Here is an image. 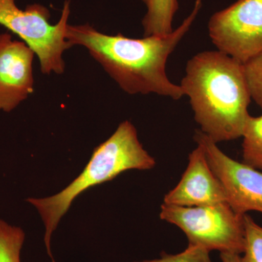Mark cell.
<instances>
[{"instance_id":"6da1fadb","label":"cell","mask_w":262,"mask_h":262,"mask_svg":"<svg viewBox=\"0 0 262 262\" xmlns=\"http://www.w3.org/2000/svg\"><path fill=\"white\" fill-rule=\"evenodd\" d=\"M195 0L190 14L182 25L166 36L142 39L108 35L89 24L70 25L65 37L72 47L86 48L91 56L127 94H155L173 100L184 96L180 85L173 83L166 74V63L179 42L189 32L202 8Z\"/></svg>"},{"instance_id":"7a4b0ae2","label":"cell","mask_w":262,"mask_h":262,"mask_svg":"<svg viewBox=\"0 0 262 262\" xmlns=\"http://www.w3.org/2000/svg\"><path fill=\"white\" fill-rule=\"evenodd\" d=\"M181 87L201 131L215 143L242 137L251 95L241 63L220 51L188 61Z\"/></svg>"},{"instance_id":"3957f363","label":"cell","mask_w":262,"mask_h":262,"mask_svg":"<svg viewBox=\"0 0 262 262\" xmlns=\"http://www.w3.org/2000/svg\"><path fill=\"white\" fill-rule=\"evenodd\" d=\"M156 161L144 149L137 130L130 121L122 122L107 140L96 146L82 173L61 192L48 198H29L26 201L37 210L44 223V242L48 256L55 262L51 238L62 217L80 194L102 183L113 180L129 170H151Z\"/></svg>"},{"instance_id":"277c9868","label":"cell","mask_w":262,"mask_h":262,"mask_svg":"<svg viewBox=\"0 0 262 262\" xmlns=\"http://www.w3.org/2000/svg\"><path fill=\"white\" fill-rule=\"evenodd\" d=\"M70 6V0H66L61 18L51 24L49 10L42 5H29L22 10L15 0H0V25L18 36L34 51L45 75L64 72L63 55L72 47L65 37Z\"/></svg>"},{"instance_id":"5b68a950","label":"cell","mask_w":262,"mask_h":262,"mask_svg":"<svg viewBox=\"0 0 262 262\" xmlns=\"http://www.w3.org/2000/svg\"><path fill=\"white\" fill-rule=\"evenodd\" d=\"M244 215L228 203L211 206L185 207L163 203L162 220L182 229L189 245L201 246L211 252L242 254L245 248Z\"/></svg>"},{"instance_id":"8992f818","label":"cell","mask_w":262,"mask_h":262,"mask_svg":"<svg viewBox=\"0 0 262 262\" xmlns=\"http://www.w3.org/2000/svg\"><path fill=\"white\" fill-rule=\"evenodd\" d=\"M208 32L218 51L244 64L262 51V0H237L216 12Z\"/></svg>"},{"instance_id":"52a82bcc","label":"cell","mask_w":262,"mask_h":262,"mask_svg":"<svg viewBox=\"0 0 262 262\" xmlns=\"http://www.w3.org/2000/svg\"><path fill=\"white\" fill-rule=\"evenodd\" d=\"M203 146L211 170L220 179L227 196V203L236 213L244 215L249 211L262 213V172L225 154L201 130L194 136Z\"/></svg>"},{"instance_id":"ba28073f","label":"cell","mask_w":262,"mask_h":262,"mask_svg":"<svg viewBox=\"0 0 262 262\" xmlns=\"http://www.w3.org/2000/svg\"><path fill=\"white\" fill-rule=\"evenodd\" d=\"M35 53L9 33L0 34V110L10 113L34 92Z\"/></svg>"},{"instance_id":"9c48e42d","label":"cell","mask_w":262,"mask_h":262,"mask_svg":"<svg viewBox=\"0 0 262 262\" xmlns=\"http://www.w3.org/2000/svg\"><path fill=\"white\" fill-rule=\"evenodd\" d=\"M227 203V196L220 179L211 170L203 146L189 155V163L179 184L164 196L163 203L193 207Z\"/></svg>"},{"instance_id":"30bf717a","label":"cell","mask_w":262,"mask_h":262,"mask_svg":"<svg viewBox=\"0 0 262 262\" xmlns=\"http://www.w3.org/2000/svg\"><path fill=\"white\" fill-rule=\"evenodd\" d=\"M146 13L142 19L144 37L166 36L173 32L174 16L179 10L178 0H141Z\"/></svg>"},{"instance_id":"8fae6325","label":"cell","mask_w":262,"mask_h":262,"mask_svg":"<svg viewBox=\"0 0 262 262\" xmlns=\"http://www.w3.org/2000/svg\"><path fill=\"white\" fill-rule=\"evenodd\" d=\"M243 163L262 172V115H249L243 131Z\"/></svg>"},{"instance_id":"7c38bea8","label":"cell","mask_w":262,"mask_h":262,"mask_svg":"<svg viewBox=\"0 0 262 262\" xmlns=\"http://www.w3.org/2000/svg\"><path fill=\"white\" fill-rule=\"evenodd\" d=\"M25 237L20 227L0 219V262H21L20 252Z\"/></svg>"},{"instance_id":"4fadbf2b","label":"cell","mask_w":262,"mask_h":262,"mask_svg":"<svg viewBox=\"0 0 262 262\" xmlns=\"http://www.w3.org/2000/svg\"><path fill=\"white\" fill-rule=\"evenodd\" d=\"M245 248L241 262H262V227L244 215Z\"/></svg>"},{"instance_id":"5bb4252c","label":"cell","mask_w":262,"mask_h":262,"mask_svg":"<svg viewBox=\"0 0 262 262\" xmlns=\"http://www.w3.org/2000/svg\"><path fill=\"white\" fill-rule=\"evenodd\" d=\"M243 67L251 98L262 108V51Z\"/></svg>"},{"instance_id":"9a60e30c","label":"cell","mask_w":262,"mask_h":262,"mask_svg":"<svg viewBox=\"0 0 262 262\" xmlns=\"http://www.w3.org/2000/svg\"><path fill=\"white\" fill-rule=\"evenodd\" d=\"M135 262H212L210 251L201 246L188 245L182 252L168 254L163 252L159 258Z\"/></svg>"},{"instance_id":"2e32d148","label":"cell","mask_w":262,"mask_h":262,"mask_svg":"<svg viewBox=\"0 0 262 262\" xmlns=\"http://www.w3.org/2000/svg\"><path fill=\"white\" fill-rule=\"evenodd\" d=\"M222 262H241V255L232 253H220Z\"/></svg>"}]
</instances>
